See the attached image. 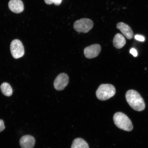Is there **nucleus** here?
I'll return each mask as SVG.
<instances>
[{"instance_id": "1", "label": "nucleus", "mask_w": 148, "mask_h": 148, "mask_svg": "<svg viewBox=\"0 0 148 148\" xmlns=\"http://www.w3.org/2000/svg\"><path fill=\"white\" fill-rule=\"evenodd\" d=\"M125 98L130 106L134 110L140 112L145 109V105L143 98L136 90H128L125 94Z\"/></svg>"}, {"instance_id": "2", "label": "nucleus", "mask_w": 148, "mask_h": 148, "mask_svg": "<svg viewBox=\"0 0 148 148\" xmlns=\"http://www.w3.org/2000/svg\"><path fill=\"white\" fill-rule=\"evenodd\" d=\"M113 120L114 124L118 128L127 131L132 130V122L128 116L123 113H116L114 116Z\"/></svg>"}, {"instance_id": "3", "label": "nucleus", "mask_w": 148, "mask_h": 148, "mask_svg": "<svg viewBox=\"0 0 148 148\" xmlns=\"http://www.w3.org/2000/svg\"><path fill=\"white\" fill-rule=\"evenodd\" d=\"M116 88L110 84H102L96 92L97 97L101 101H106L112 97L116 94Z\"/></svg>"}, {"instance_id": "4", "label": "nucleus", "mask_w": 148, "mask_h": 148, "mask_svg": "<svg viewBox=\"0 0 148 148\" xmlns=\"http://www.w3.org/2000/svg\"><path fill=\"white\" fill-rule=\"evenodd\" d=\"M93 25V22L89 18H82L75 21L73 27L77 32L87 33L92 28Z\"/></svg>"}, {"instance_id": "5", "label": "nucleus", "mask_w": 148, "mask_h": 148, "mask_svg": "<svg viewBox=\"0 0 148 148\" xmlns=\"http://www.w3.org/2000/svg\"><path fill=\"white\" fill-rule=\"evenodd\" d=\"M10 51L13 57L18 59L23 57L25 54V49L23 43L19 40H14L11 42Z\"/></svg>"}, {"instance_id": "6", "label": "nucleus", "mask_w": 148, "mask_h": 148, "mask_svg": "<svg viewBox=\"0 0 148 148\" xmlns=\"http://www.w3.org/2000/svg\"><path fill=\"white\" fill-rule=\"evenodd\" d=\"M69 77L67 74L62 73L55 79L54 82L55 88L58 90H62L67 86L69 83Z\"/></svg>"}, {"instance_id": "7", "label": "nucleus", "mask_w": 148, "mask_h": 148, "mask_svg": "<svg viewBox=\"0 0 148 148\" xmlns=\"http://www.w3.org/2000/svg\"><path fill=\"white\" fill-rule=\"evenodd\" d=\"M101 50V46L99 44H93L85 48L84 51V54L88 58H95L99 55Z\"/></svg>"}, {"instance_id": "8", "label": "nucleus", "mask_w": 148, "mask_h": 148, "mask_svg": "<svg viewBox=\"0 0 148 148\" xmlns=\"http://www.w3.org/2000/svg\"><path fill=\"white\" fill-rule=\"evenodd\" d=\"M36 140L34 137L27 135L24 136L20 139V144L21 148H33Z\"/></svg>"}, {"instance_id": "9", "label": "nucleus", "mask_w": 148, "mask_h": 148, "mask_svg": "<svg viewBox=\"0 0 148 148\" xmlns=\"http://www.w3.org/2000/svg\"><path fill=\"white\" fill-rule=\"evenodd\" d=\"M9 8L15 13H20L24 9L23 3L21 0H10L8 3Z\"/></svg>"}, {"instance_id": "10", "label": "nucleus", "mask_w": 148, "mask_h": 148, "mask_svg": "<svg viewBox=\"0 0 148 148\" xmlns=\"http://www.w3.org/2000/svg\"><path fill=\"white\" fill-rule=\"evenodd\" d=\"M116 28L119 29L128 39L130 40L133 38L134 32L128 25L122 22H120L116 25Z\"/></svg>"}, {"instance_id": "11", "label": "nucleus", "mask_w": 148, "mask_h": 148, "mask_svg": "<svg viewBox=\"0 0 148 148\" xmlns=\"http://www.w3.org/2000/svg\"><path fill=\"white\" fill-rule=\"evenodd\" d=\"M126 43V41L123 35L118 33L114 36L113 40L114 47L118 49H121Z\"/></svg>"}, {"instance_id": "12", "label": "nucleus", "mask_w": 148, "mask_h": 148, "mask_svg": "<svg viewBox=\"0 0 148 148\" xmlns=\"http://www.w3.org/2000/svg\"><path fill=\"white\" fill-rule=\"evenodd\" d=\"M71 148H89V147L87 143L84 139L77 138L73 140Z\"/></svg>"}, {"instance_id": "13", "label": "nucleus", "mask_w": 148, "mask_h": 148, "mask_svg": "<svg viewBox=\"0 0 148 148\" xmlns=\"http://www.w3.org/2000/svg\"><path fill=\"white\" fill-rule=\"evenodd\" d=\"M1 91L3 95L7 97H10L12 95V89L9 83L4 82L1 84Z\"/></svg>"}, {"instance_id": "14", "label": "nucleus", "mask_w": 148, "mask_h": 148, "mask_svg": "<svg viewBox=\"0 0 148 148\" xmlns=\"http://www.w3.org/2000/svg\"><path fill=\"white\" fill-rule=\"evenodd\" d=\"M135 38L136 40L141 42H144L145 40V38L143 36L139 35H136L135 36Z\"/></svg>"}, {"instance_id": "15", "label": "nucleus", "mask_w": 148, "mask_h": 148, "mask_svg": "<svg viewBox=\"0 0 148 148\" xmlns=\"http://www.w3.org/2000/svg\"><path fill=\"white\" fill-rule=\"evenodd\" d=\"M130 53L132 55L135 57H136L138 56V52L136 50L134 49V48H132L130 50Z\"/></svg>"}, {"instance_id": "16", "label": "nucleus", "mask_w": 148, "mask_h": 148, "mask_svg": "<svg viewBox=\"0 0 148 148\" xmlns=\"http://www.w3.org/2000/svg\"><path fill=\"white\" fill-rule=\"evenodd\" d=\"M5 127L3 120L0 119V132H2L5 129Z\"/></svg>"}, {"instance_id": "17", "label": "nucleus", "mask_w": 148, "mask_h": 148, "mask_svg": "<svg viewBox=\"0 0 148 148\" xmlns=\"http://www.w3.org/2000/svg\"><path fill=\"white\" fill-rule=\"evenodd\" d=\"M62 0H54L53 3L56 5H59L62 3Z\"/></svg>"}, {"instance_id": "18", "label": "nucleus", "mask_w": 148, "mask_h": 148, "mask_svg": "<svg viewBox=\"0 0 148 148\" xmlns=\"http://www.w3.org/2000/svg\"><path fill=\"white\" fill-rule=\"evenodd\" d=\"M54 0H44L45 3L48 5H51L54 2Z\"/></svg>"}]
</instances>
